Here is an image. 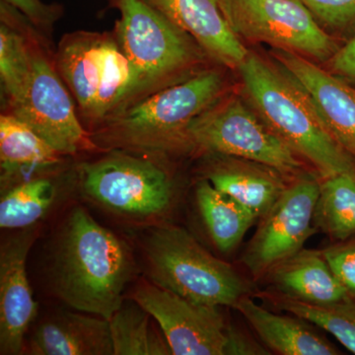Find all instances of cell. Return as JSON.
<instances>
[{
	"mask_svg": "<svg viewBox=\"0 0 355 355\" xmlns=\"http://www.w3.org/2000/svg\"><path fill=\"white\" fill-rule=\"evenodd\" d=\"M135 272L130 248L76 207L58 235L51 279L58 297L80 312L111 320Z\"/></svg>",
	"mask_w": 355,
	"mask_h": 355,
	"instance_id": "cell-1",
	"label": "cell"
},
{
	"mask_svg": "<svg viewBox=\"0 0 355 355\" xmlns=\"http://www.w3.org/2000/svg\"><path fill=\"white\" fill-rule=\"evenodd\" d=\"M238 71L261 120L320 179L355 174V159L331 135L309 98L284 69L249 51Z\"/></svg>",
	"mask_w": 355,
	"mask_h": 355,
	"instance_id": "cell-2",
	"label": "cell"
},
{
	"mask_svg": "<svg viewBox=\"0 0 355 355\" xmlns=\"http://www.w3.org/2000/svg\"><path fill=\"white\" fill-rule=\"evenodd\" d=\"M144 252L147 273L154 284L198 304L233 308L259 291L253 280L210 254L178 226L154 229Z\"/></svg>",
	"mask_w": 355,
	"mask_h": 355,
	"instance_id": "cell-3",
	"label": "cell"
},
{
	"mask_svg": "<svg viewBox=\"0 0 355 355\" xmlns=\"http://www.w3.org/2000/svg\"><path fill=\"white\" fill-rule=\"evenodd\" d=\"M223 91L221 74L202 70L123 109L110 119L102 139L127 148H186L187 128L220 99Z\"/></svg>",
	"mask_w": 355,
	"mask_h": 355,
	"instance_id": "cell-4",
	"label": "cell"
},
{
	"mask_svg": "<svg viewBox=\"0 0 355 355\" xmlns=\"http://www.w3.org/2000/svg\"><path fill=\"white\" fill-rule=\"evenodd\" d=\"M85 195L99 207L130 220L144 222L169 216L180 189L162 166L123 151L84 163L79 169Z\"/></svg>",
	"mask_w": 355,
	"mask_h": 355,
	"instance_id": "cell-5",
	"label": "cell"
},
{
	"mask_svg": "<svg viewBox=\"0 0 355 355\" xmlns=\"http://www.w3.org/2000/svg\"><path fill=\"white\" fill-rule=\"evenodd\" d=\"M186 142L187 147L207 154L270 166L289 180L311 173L306 170L307 163L237 96L219 99L191 121L186 130Z\"/></svg>",
	"mask_w": 355,
	"mask_h": 355,
	"instance_id": "cell-6",
	"label": "cell"
},
{
	"mask_svg": "<svg viewBox=\"0 0 355 355\" xmlns=\"http://www.w3.org/2000/svg\"><path fill=\"white\" fill-rule=\"evenodd\" d=\"M119 7L116 42L132 65L135 96L171 85L198 62L191 37L146 0H119Z\"/></svg>",
	"mask_w": 355,
	"mask_h": 355,
	"instance_id": "cell-7",
	"label": "cell"
},
{
	"mask_svg": "<svg viewBox=\"0 0 355 355\" xmlns=\"http://www.w3.org/2000/svg\"><path fill=\"white\" fill-rule=\"evenodd\" d=\"M240 38L328 62L340 46L300 0H219Z\"/></svg>",
	"mask_w": 355,
	"mask_h": 355,
	"instance_id": "cell-8",
	"label": "cell"
},
{
	"mask_svg": "<svg viewBox=\"0 0 355 355\" xmlns=\"http://www.w3.org/2000/svg\"><path fill=\"white\" fill-rule=\"evenodd\" d=\"M319 190L320 178L314 173L292 180L272 209L261 217L240 257V263L254 284L298 253L319 232L313 224Z\"/></svg>",
	"mask_w": 355,
	"mask_h": 355,
	"instance_id": "cell-9",
	"label": "cell"
},
{
	"mask_svg": "<svg viewBox=\"0 0 355 355\" xmlns=\"http://www.w3.org/2000/svg\"><path fill=\"white\" fill-rule=\"evenodd\" d=\"M132 300L157 321L172 354L224 355L228 322L220 306L198 304L147 282L135 287Z\"/></svg>",
	"mask_w": 355,
	"mask_h": 355,
	"instance_id": "cell-10",
	"label": "cell"
},
{
	"mask_svg": "<svg viewBox=\"0 0 355 355\" xmlns=\"http://www.w3.org/2000/svg\"><path fill=\"white\" fill-rule=\"evenodd\" d=\"M10 106L14 116L60 154H74L95 146L79 123L55 67L41 51L33 50L31 78L24 93Z\"/></svg>",
	"mask_w": 355,
	"mask_h": 355,
	"instance_id": "cell-11",
	"label": "cell"
},
{
	"mask_svg": "<svg viewBox=\"0 0 355 355\" xmlns=\"http://www.w3.org/2000/svg\"><path fill=\"white\" fill-rule=\"evenodd\" d=\"M273 55L309 98L331 135L355 159V87L296 53L275 50Z\"/></svg>",
	"mask_w": 355,
	"mask_h": 355,
	"instance_id": "cell-12",
	"label": "cell"
},
{
	"mask_svg": "<svg viewBox=\"0 0 355 355\" xmlns=\"http://www.w3.org/2000/svg\"><path fill=\"white\" fill-rule=\"evenodd\" d=\"M36 233L26 228L0 250V354H21L28 328L38 313L26 272V261Z\"/></svg>",
	"mask_w": 355,
	"mask_h": 355,
	"instance_id": "cell-13",
	"label": "cell"
},
{
	"mask_svg": "<svg viewBox=\"0 0 355 355\" xmlns=\"http://www.w3.org/2000/svg\"><path fill=\"white\" fill-rule=\"evenodd\" d=\"M219 64L238 69L249 51L229 24L219 0H146Z\"/></svg>",
	"mask_w": 355,
	"mask_h": 355,
	"instance_id": "cell-14",
	"label": "cell"
},
{
	"mask_svg": "<svg viewBox=\"0 0 355 355\" xmlns=\"http://www.w3.org/2000/svg\"><path fill=\"white\" fill-rule=\"evenodd\" d=\"M209 155L203 179L257 219L272 209L292 181L261 163L220 154Z\"/></svg>",
	"mask_w": 355,
	"mask_h": 355,
	"instance_id": "cell-15",
	"label": "cell"
},
{
	"mask_svg": "<svg viewBox=\"0 0 355 355\" xmlns=\"http://www.w3.org/2000/svg\"><path fill=\"white\" fill-rule=\"evenodd\" d=\"M259 284L263 291L312 304H328L350 296L321 250H302L270 270Z\"/></svg>",
	"mask_w": 355,
	"mask_h": 355,
	"instance_id": "cell-16",
	"label": "cell"
},
{
	"mask_svg": "<svg viewBox=\"0 0 355 355\" xmlns=\"http://www.w3.org/2000/svg\"><path fill=\"white\" fill-rule=\"evenodd\" d=\"M244 317L266 349L282 355H338L340 350L315 324L303 318L275 314L256 304L252 296L233 307Z\"/></svg>",
	"mask_w": 355,
	"mask_h": 355,
	"instance_id": "cell-17",
	"label": "cell"
},
{
	"mask_svg": "<svg viewBox=\"0 0 355 355\" xmlns=\"http://www.w3.org/2000/svg\"><path fill=\"white\" fill-rule=\"evenodd\" d=\"M33 355H112L108 320L80 313H60L35 331L28 349Z\"/></svg>",
	"mask_w": 355,
	"mask_h": 355,
	"instance_id": "cell-18",
	"label": "cell"
},
{
	"mask_svg": "<svg viewBox=\"0 0 355 355\" xmlns=\"http://www.w3.org/2000/svg\"><path fill=\"white\" fill-rule=\"evenodd\" d=\"M102 40L103 36L90 33L69 35L60 43L58 53V71L89 120L101 79Z\"/></svg>",
	"mask_w": 355,
	"mask_h": 355,
	"instance_id": "cell-19",
	"label": "cell"
},
{
	"mask_svg": "<svg viewBox=\"0 0 355 355\" xmlns=\"http://www.w3.org/2000/svg\"><path fill=\"white\" fill-rule=\"evenodd\" d=\"M196 202L210 241L222 254L235 251L258 220L203 178L196 187Z\"/></svg>",
	"mask_w": 355,
	"mask_h": 355,
	"instance_id": "cell-20",
	"label": "cell"
},
{
	"mask_svg": "<svg viewBox=\"0 0 355 355\" xmlns=\"http://www.w3.org/2000/svg\"><path fill=\"white\" fill-rule=\"evenodd\" d=\"M101 53V79L90 118L93 123L109 121L135 97L132 65L118 42L103 36Z\"/></svg>",
	"mask_w": 355,
	"mask_h": 355,
	"instance_id": "cell-21",
	"label": "cell"
},
{
	"mask_svg": "<svg viewBox=\"0 0 355 355\" xmlns=\"http://www.w3.org/2000/svg\"><path fill=\"white\" fill-rule=\"evenodd\" d=\"M254 296L270 307L307 320L335 336L345 349L355 354V298L352 296L328 304L301 302L261 289Z\"/></svg>",
	"mask_w": 355,
	"mask_h": 355,
	"instance_id": "cell-22",
	"label": "cell"
},
{
	"mask_svg": "<svg viewBox=\"0 0 355 355\" xmlns=\"http://www.w3.org/2000/svg\"><path fill=\"white\" fill-rule=\"evenodd\" d=\"M313 224L331 243L355 236V174L320 179Z\"/></svg>",
	"mask_w": 355,
	"mask_h": 355,
	"instance_id": "cell-23",
	"label": "cell"
},
{
	"mask_svg": "<svg viewBox=\"0 0 355 355\" xmlns=\"http://www.w3.org/2000/svg\"><path fill=\"white\" fill-rule=\"evenodd\" d=\"M60 155L29 125L11 114L0 116V160L2 171L12 175L24 168L57 164Z\"/></svg>",
	"mask_w": 355,
	"mask_h": 355,
	"instance_id": "cell-24",
	"label": "cell"
},
{
	"mask_svg": "<svg viewBox=\"0 0 355 355\" xmlns=\"http://www.w3.org/2000/svg\"><path fill=\"white\" fill-rule=\"evenodd\" d=\"M151 315L132 300L109 320L114 355L172 354L166 338L149 330Z\"/></svg>",
	"mask_w": 355,
	"mask_h": 355,
	"instance_id": "cell-25",
	"label": "cell"
},
{
	"mask_svg": "<svg viewBox=\"0 0 355 355\" xmlns=\"http://www.w3.org/2000/svg\"><path fill=\"white\" fill-rule=\"evenodd\" d=\"M55 200V188L48 179H34L13 187L0 200V227H31L46 216Z\"/></svg>",
	"mask_w": 355,
	"mask_h": 355,
	"instance_id": "cell-26",
	"label": "cell"
},
{
	"mask_svg": "<svg viewBox=\"0 0 355 355\" xmlns=\"http://www.w3.org/2000/svg\"><path fill=\"white\" fill-rule=\"evenodd\" d=\"M33 67V50L27 42L6 24L0 27V77L10 105L24 93Z\"/></svg>",
	"mask_w": 355,
	"mask_h": 355,
	"instance_id": "cell-27",
	"label": "cell"
},
{
	"mask_svg": "<svg viewBox=\"0 0 355 355\" xmlns=\"http://www.w3.org/2000/svg\"><path fill=\"white\" fill-rule=\"evenodd\" d=\"M327 32L340 36L355 33V0H300Z\"/></svg>",
	"mask_w": 355,
	"mask_h": 355,
	"instance_id": "cell-28",
	"label": "cell"
},
{
	"mask_svg": "<svg viewBox=\"0 0 355 355\" xmlns=\"http://www.w3.org/2000/svg\"><path fill=\"white\" fill-rule=\"evenodd\" d=\"M331 272L352 297L355 298V236L331 243L321 249Z\"/></svg>",
	"mask_w": 355,
	"mask_h": 355,
	"instance_id": "cell-29",
	"label": "cell"
},
{
	"mask_svg": "<svg viewBox=\"0 0 355 355\" xmlns=\"http://www.w3.org/2000/svg\"><path fill=\"white\" fill-rule=\"evenodd\" d=\"M272 354L263 343H260L246 329L228 323L224 355Z\"/></svg>",
	"mask_w": 355,
	"mask_h": 355,
	"instance_id": "cell-30",
	"label": "cell"
},
{
	"mask_svg": "<svg viewBox=\"0 0 355 355\" xmlns=\"http://www.w3.org/2000/svg\"><path fill=\"white\" fill-rule=\"evenodd\" d=\"M15 10L19 11L33 24L48 28L58 17V9L44 4L41 0H2Z\"/></svg>",
	"mask_w": 355,
	"mask_h": 355,
	"instance_id": "cell-31",
	"label": "cell"
},
{
	"mask_svg": "<svg viewBox=\"0 0 355 355\" xmlns=\"http://www.w3.org/2000/svg\"><path fill=\"white\" fill-rule=\"evenodd\" d=\"M328 62L334 74L345 80L355 81V33Z\"/></svg>",
	"mask_w": 355,
	"mask_h": 355,
	"instance_id": "cell-32",
	"label": "cell"
}]
</instances>
